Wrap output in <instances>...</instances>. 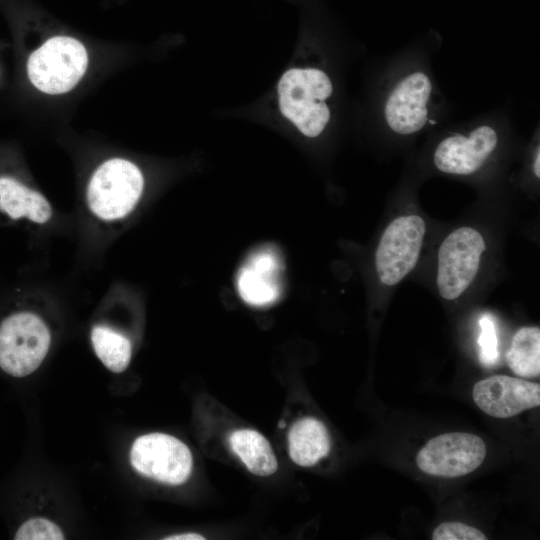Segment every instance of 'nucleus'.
I'll return each instance as SVG.
<instances>
[{"mask_svg":"<svg viewBox=\"0 0 540 540\" xmlns=\"http://www.w3.org/2000/svg\"><path fill=\"white\" fill-rule=\"evenodd\" d=\"M486 445L471 433L451 432L430 439L416 456L426 474L455 478L476 470L484 461Z\"/></svg>","mask_w":540,"mask_h":540,"instance_id":"nucleus-8","label":"nucleus"},{"mask_svg":"<svg viewBox=\"0 0 540 540\" xmlns=\"http://www.w3.org/2000/svg\"><path fill=\"white\" fill-rule=\"evenodd\" d=\"M534 173L539 178L540 177V150L537 149L535 161H534Z\"/></svg>","mask_w":540,"mask_h":540,"instance_id":"nucleus-22","label":"nucleus"},{"mask_svg":"<svg viewBox=\"0 0 540 540\" xmlns=\"http://www.w3.org/2000/svg\"><path fill=\"white\" fill-rule=\"evenodd\" d=\"M433 540H486L483 532L461 522H443L432 534Z\"/></svg>","mask_w":540,"mask_h":540,"instance_id":"nucleus-20","label":"nucleus"},{"mask_svg":"<svg viewBox=\"0 0 540 540\" xmlns=\"http://www.w3.org/2000/svg\"><path fill=\"white\" fill-rule=\"evenodd\" d=\"M425 235V222L418 215L394 219L384 230L376 254V270L387 286L399 283L419 259Z\"/></svg>","mask_w":540,"mask_h":540,"instance_id":"nucleus-7","label":"nucleus"},{"mask_svg":"<svg viewBox=\"0 0 540 540\" xmlns=\"http://www.w3.org/2000/svg\"><path fill=\"white\" fill-rule=\"evenodd\" d=\"M143 186L142 173L135 164L113 158L94 172L87 189V201L91 211L101 219H120L134 208Z\"/></svg>","mask_w":540,"mask_h":540,"instance_id":"nucleus-3","label":"nucleus"},{"mask_svg":"<svg viewBox=\"0 0 540 540\" xmlns=\"http://www.w3.org/2000/svg\"><path fill=\"white\" fill-rule=\"evenodd\" d=\"M330 451V436L325 425L313 417L295 421L288 432V452L291 460L310 467L325 458Z\"/></svg>","mask_w":540,"mask_h":540,"instance_id":"nucleus-13","label":"nucleus"},{"mask_svg":"<svg viewBox=\"0 0 540 540\" xmlns=\"http://www.w3.org/2000/svg\"><path fill=\"white\" fill-rule=\"evenodd\" d=\"M233 453L254 475L268 477L278 469V461L267 438L260 432L241 428L233 431L229 437Z\"/></svg>","mask_w":540,"mask_h":540,"instance_id":"nucleus-15","label":"nucleus"},{"mask_svg":"<svg viewBox=\"0 0 540 540\" xmlns=\"http://www.w3.org/2000/svg\"><path fill=\"white\" fill-rule=\"evenodd\" d=\"M509 368L518 376L540 375V329L534 326L520 328L513 336L506 355Z\"/></svg>","mask_w":540,"mask_h":540,"instance_id":"nucleus-16","label":"nucleus"},{"mask_svg":"<svg viewBox=\"0 0 540 540\" xmlns=\"http://www.w3.org/2000/svg\"><path fill=\"white\" fill-rule=\"evenodd\" d=\"M133 468L161 483L181 485L191 476L193 457L180 439L165 433H149L138 437L130 450Z\"/></svg>","mask_w":540,"mask_h":540,"instance_id":"nucleus-6","label":"nucleus"},{"mask_svg":"<svg viewBox=\"0 0 540 540\" xmlns=\"http://www.w3.org/2000/svg\"><path fill=\"white\" fill-rule=\"evenodd\" d=\"M0 210L12 219L27 217L40 224L52 215L51 206L42 194L10 177H0Z\"/></svg>","mask_w":540,"mask_h":540,"instance_id":"nucleus-14","label":"nucleus"},{"mask_svg":"<svg viewBox=\"0 0 540 540\" xmlns=\"http://www.w3.org/2000/svg\"><path fill=\"white\" fill-rule=\"evenodd\" d=\"M87 65L88 54L80 41L55 36L32 52L27 73L38 90L56 95L72 90L83 77Z\"/></svg>","mask_w":540,"mask_h":540,"instance_id":"nucleus-2","label":"nucleus"},{"mask_svg":"<svg viewBox=\"0 0 540 540\" xmlns=\"http://www.w3.org/2000/svg\"><path fill=\"white\" fill-rule=\"evenodd\" d=\"M486 248L482 235L470 227H460L442 242L438 252L437 287L446 300L458 298L478 273Z\"/></svg>","mask_w":540,"mask_h":540,"instance_id":"nucleus-5","label":"nucleus"},{"mask_svg":"<svg viewBox=\"0 0 540 540\" xmlns=\"http://www.w3.org/2000/svg\"><path fill=\"white\" fill-rule=\"evenodd\" d=\"M282 270V261L275 249H258L239 270L237 289L240 297L257 307L274 303L281 294Z\"/></svg>","mask_w":540,"mask_h":540,"instance_id":"nucleus-12","label":"nucleus"},{"mask_svg":"<svg viewBox=\"0 0 540 540\" xmlns=\"http://www.w3.org/2000/svg\"><path fill=\"white\" fill-rule=\"evenodd\" d=\"M472 396L487 415L509 418L540 405V386L516 377L494 375L478 381Z\"/></svg>","mask_w":540,"mask_h":540,"instance_id":"nucleus-9","label":"nucleus"},{"mask_svg":"<svg viewBox=\"0 0 540 540\" xmlns=\"http://www.w3.org/2000/svg\"><path fill=\"white\" fill-rule=\"evenodd\" d=\"M479 326V361L484 367H493L498 362L499 351L497 332L492 316L484 314L479 320Z\"/></svg>","mask_w":540,"mask_h":540,"instance_id":"nucleus-18","label":"nucleus"},{"mask_svg":"<svg viewBox=\"0 0 540 540\" xmlns=\"http://www.w3.org/2000/svg\"><path fill=\"white\" fill-rule=\"evenodd\" d=\"M16 540H62L61 529L46 518H32L25 521L17 530Z\"/></svg>","mask_w":540,"mask_h":540,"instance_id":"nucleus-19","label":"nucleus"},{"mask_svg":"<svg viewBox=\"0 0 540 540\" xmlns=\"http://www.w3.org/2000/svg\"><path fill=\"white\" fill-rule=\"evenodd\" d=\"M432 90L431 81L422 72L403 78L389 95L385 118L389 127L399 134L421 130L428 120L426 104Z\"/></svg>","mask_w":540,"mask_h":540,"instance_id":"nucleus-11","label":"nucleus"},{"mask_svg":"<svg viewBox=\"0 0 540 540\" xmlns=\"http://www.w3.org/2000/svg\"><path fill=\"white\" fill-rule=\"evenodd\" d=\"M431 124H435V121L434 120H429Z\"/></svg>","mask_w":540,"mask_h":540,"instance_id":"nucleus-23","label":"nucleus"},{"mask_svg":"<svg viewBox=\"0 0 540 540\" xmlns=\"http://www.w3.org/2000/svg\"><path fill=\"white\" fill-rule=\"evenodd\" d=\"M282 114L307 137L318 136L330 119L325 103L332 93L329 77L318 69H290L278 84Z\"/></svg>","mask_w":540,"mask_h":540,"instance_id":"nucleus-1","label":"nucleus"},{"mask_svg":"<svg viewBox=\"0 0 540 540\" xmlns=\"http://www.w3.org/2000/svg\"><path fill=\"white\" fill-rule=\"evenodd\" d=\"M94 351L104 366L114 373L123 372L131 359V343L127 337L105 326L91 332Z\"/></svg>","mask_w":540,"mask_h":540,"instance_id":"nucleus-17","label":"nucleus"},{"mask_svg":"<svg viewBox=\"0 0 540 540\" xmlns=\"http://www.w3.org/2000/svg\"><path fill=\"white\" fill-rule=\"evenodd\" d=\"M496 131L487 125L468 137L455 134L442 140L434 152V164L442 172L468 175L477 171L497 146Z\"/></svg>","mask_w":540,"mask_h":540,"instance_id":"nucleus-10","label":"nucleus"},{"mask_svg":"<svg viewBox=\"0 0 540 540\" xmlns=\"http://www.w3.org/2000/svg\"><path fill=\"white\" fill-rule=\"evenodd\" d=\"M50 332L35 314L21 312L0 325V367L15 377L33 373L50 346Z\"/></svg>","mask_w":540,"mask_h":540,"instance_id":"nucleus-4","label":"nucleus"},{"mask_svg":"<svg viewBox=\"0 0 540 540\" xmlns=\"http://www.w3.org/2000/svg\"><path fill=\"white\" fill-rule=\"evenodd\" d=\"M164 539H167V540H192V539H205V537H203L202 535L200 534H197V533H181V534H175V535H171L169 537H165Z\"/></svg>","mask_w":540,"mask_h":540,"instance_id":"nucleus-21","label":"nucleus"}]
</instances>
